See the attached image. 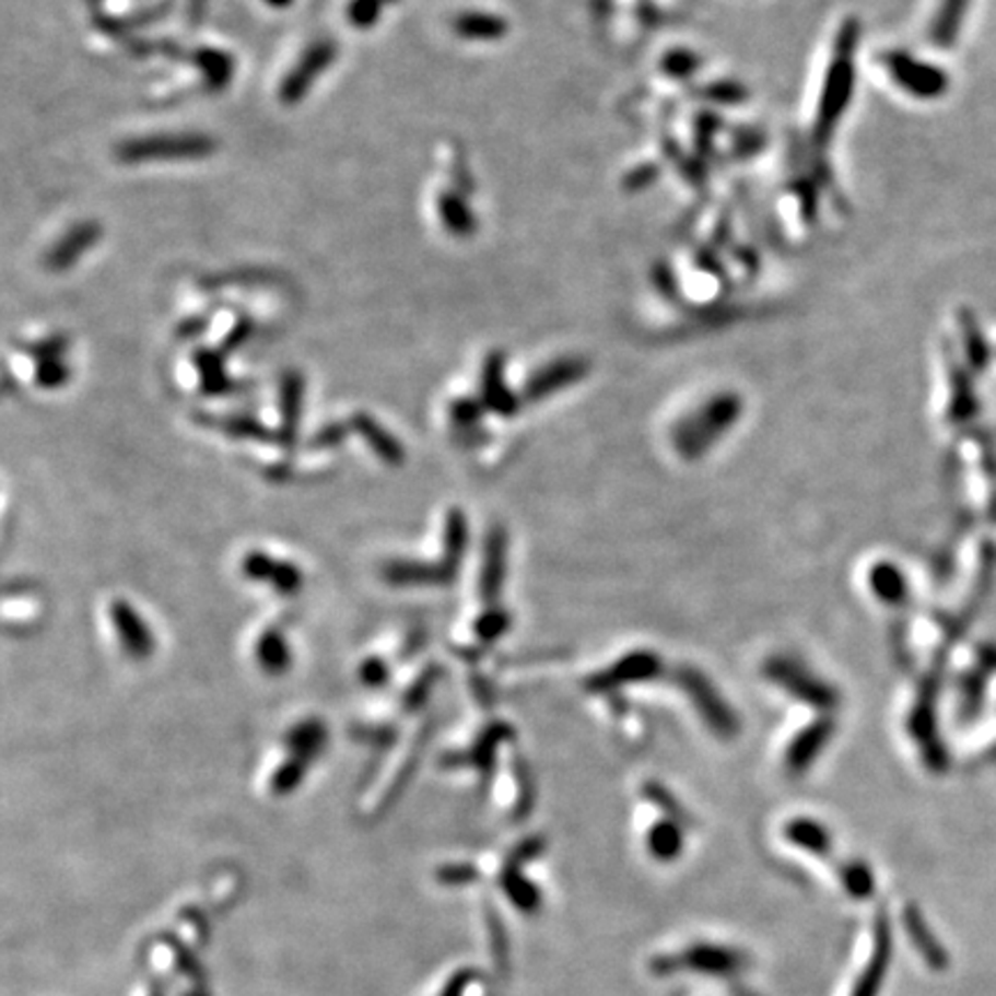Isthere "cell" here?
Here are the masks:
<instances>
[{"mask_svg": "<svg viewBox=\"0 0 996 996\" xmlns=\"http://www.w3.org/2000/svg\"><path fill=\"white\" fill-rule=\"evenodd\" d=\"M743 413V401L740 397L725 392L711 397L702 409L688 415L673 432V448L686 459H696L706 455L717 438H723L734 422Z\"/></svg>", "mask_w": 996, "mask_h": 996, "instance_id": "obj_1", "label": "cell"}, {"mask_svg": "<svg viewBox=\"0 0 996 996\" xmlns=\"http://www.w3.org/2000/svg\"><path fill=\"white\" fill-rule=\"evenodd\" d=\"M837 51L835 60L825 74L819 112H817V139L823 141L833 134V127L842 118L846 104L852 99L854 91V49L858 42V24L856 21H846L837 35Z\"/></svg>", "mask_w": 996, "mask_h": 996, "instance_id": "obj_2", "label": "cell"}, {"mask_svg": "<svg viewBox=\"0 0 996 996\" xmlns=\"http://www.w3.org/2000/svg\"><path fill=\"white\" fill-rule=\"evenodd\" d=\"M215 148V141L206 134H157L122 141L116 155L127 164L157 160H201L213 155Z\"/></svg>", "mask_w": 996, "mask_h": 996, "instance_id": "obj_3", "label": "cell"}, {"mask_svg": "<svg viewBox=\"0 0 996 996\" xmlns=\"http://www.w3.org/2000/svg\"><path fill=\"white\" fill-rule=\"evenodd\" d=\"M766 673L771 681L787 690L792 696L800 699L802 704H810L821 711H831L837 704V694L831 686H825L815 673H810L800 663L775 658L769 663Z\"/></svg>", "mask_w": 996, "mask_h": 996, "instance_id": "obj_4", "label": "cell"}, {"mask_svg": "<svg viewBox=\"0 0 996 996\" xmlns=\"http://www.w3.org/2000/svg\"><path fill=\"white\" fill-rule=\"evenodd\" d=\"M335 54H337V47L330 39L314 42V45L298 60V66H295L282 81L280 99L284 104H298L309 93L312 83L319 79L321 72L335 60Z\"/></svg>", "mask_w": 996, "mask_h": 996, "instance_id": "obj_5", "label": "cell"}, {"mask_svg": "<svg viewBox=\"0 0 996 996\" xmlns=\"http://www.w3.org/2000/svg\"><path fill=\"white\" fill-rule=\"evenodd\" d=\"M681 683L686 686L688 694L692 696V702L699 708V713H704L708 727H713L717 734H725V736H731L736 731L734 713L729 711V706L723 702V696L715 692V688L706 681L704 676L686 669L681 673Z\"/></svg>", "mask_w": 996, "mask_h": 996, "instance_id": "obj_6", "label": "cell"}, {"mask_svg": "<svg viewBox=\"0 0 996 996\" xmlns=\"http://www.w3.org/2000/svg\"><path fill=\"white\" fill-rule=\"evenodd\" d=\"M243 572L249 579L268 582L270 586L284 593V596H295L303 586L301 567H295L286 561H274L263 552H249L243 561Z\"/></svg>", "mask_w": 996, "mask_h": 996, "instance_id": "obj_7", "label": "cell"}, {"mask_svg": "<svg viewBox=\"0 0 996 996\" xmlns=\"http://www.w3.org/2000/svg\"><path fill=\"white\" fill-rule=\"evenodd\" d=\"M109 613L116 623V632H118L120 644L127 655H132L134 660H143L155 651L153 632L145 628V623L141 621V617L134 611L132 605L116 600L112 605Z\"/></svg>", "mask_w": 996, "mask_h": 996, "instance_id": "obj_8", "label": "cell"}, {"mask_svg": "<svg viewBox=\"0 0 996 996\" xmlns=\"http://www.w3.org/2000/svg\"><path fill=\"white\" fill-rule=\"evenodd\" d=\"M102 238V226L97 222H81L72 226L66 236H62L49 251H47V268L49 270H68L72 268L83 254L97 245Z\"/></svg>", "mask_w": 996, "mask_h": 996, "instance_id": "obj_9", "label": "cell"}, {"mask_svg": "<svg viewBox=\"0 0 996 996\" xmlns=\"http://www.w3.org/2000/svg\"><path fill=\"white\" fill-rule=\"evenodd\" d=\"M586 372L588 367L582 358H561L556 363H549L538 374H534L526 384L524 395L528 399H544L570 384H577L579 378L586 376Z\"/></svg>", "mask_w": 996, "mask_h": 996, "instance_id": "obj_10", "label": "cell"}, {"mask_svg": "<svg viewBox=\"0 0 996 996\" xmlns=\"http://www.w3.org/2000/svg\"><path fill=\"white\" fill-rule=\"evenodd\" d=\"M890 77H893L902 89L911 91L914 95H931L937 93L941 86V77L939 72L929 70L927 66H921V62H914L909 56L902 54H890L886 58Z\"/></svg>", "mask_w": 996, "mask_h": 996, "instance_id": "obj_11", "label": "cell"}, {"mask_svg": "<svg viewBox=\"0 0 996 996\" xmlns=\"http://www.w3.org/2000/svg\"><path fill=\"white\" fill-rule=\"evenodd\" d=\"M658 669H660V663L653 653H634V655H630V658H623L613 669L598 673L590 681V688L609 690V688L625 686L632 681H644V678L658 673Z\"/></svg>", "mask_w": 996, "mask_h": 996, "instance_id": "obj_12", "label": "cell"}, {"mask_svg": "<svg viewBox=\"0 0 996 996\" xmlns=\"http://www.w3.org/2000/svg\"><path fill=\"white\" fill-rule=\"evenodd\" d=\"M503 353H492L487 358L482 372V405L501 415H513L517 411L515 395L505 388L503 378Z\"/></svg>", "mask_w": 996, "mask_h": 996, "instance_id": "obj_13", "label": "cell"}, {"mask_svg": "<svg viewBox=\"0 0 996 996\" xmlns=\"http://www.w3.org/2000/svg\"><path fill=\"white\" fill-rule=\"evenodd\" d=\"M833 729H835L833 719H819V723L810 725L808 729H802L787 752L789 769L796 773L808 769L819 757V752L825 748V743L831 740Z\"/></svg>", "mask_w": 996, "mask_h": 996, "instance_id": "obj_14", "label": "cell"}, {"mask_svg": "<svg viewBox=\"0 0 996 996\" xmlns=\"http://www.w3.org/2000/svg\"><path fill=\"white\" fill-rule=\"evenodd\" d=\"M386 579L390 584H448L455 577V567L448 563L441 565H422L415 561H395L386 567Z\"/></svg>", "mask_w": 996, "mask_h": 996, "instance_id": "obj_15", "label": "cell"}, {"mask_svg": "<svg viewBox=\"0 0 996 996\" xmlns=\"http://www.w3.org/2000/svg\"><path fill=\"white\" fill-rule=\"evenodd\" d=\"M303 392L305 384L303 376L298 372H289L282 380V430L280 438L284 448H291L295 434H298V422H301V411H303Z\"/></svg>", "mask_w": 996, "mask_h": 996, "instance_id": "obj_16", "label": "cell"}, {"mask_svg": "<svg viewBox=\"0 0 996 996\" xmlns=\"http://www.w3.org/2000/svg\"><path fill=\"white\" fill-rule=\"evenodd\" d=\"M351 427L372 445V450L380 459H384L386 464L399 466L401 461H405V450H401V445L397 443V438L390 432H386L384 427H380L372 415L355 413L353 420H351Z\"/></svg>", "mask_w": 996, "mask_h": 996, "instance_id": "obj_17", "label": "cell"}, {"mask_svg": "<svg viewBox=\"0 0 996 996\" xmlns=\"http://www.w3.org/2000/svg\"><path fill=\"white\" fill-rule=\"evenodd\" d=\"M453 28L459 37L464 39H473V42H496L505 37L507 33V21L496 14H487V12H464L457 14L453 21Z\"/></svg>", "mask_w": 996, "mask_h": 996, "instance_id": "obj_18", "label": "cell"}, {"mask_svg": "<svg viewBox=\"0 0 996 996\" xmlns=\"http://www.w3.org/2000/svg\"><path fill=\"white\" fill-rule=\"evenodd\" d=\"M505 577V536L503 531H492L490 540H487V554H484V565H482V598L487 602L496 600L501 593V584Z\"/></svg>", "mask_w": 996, "mask_h": 996, "instance_id": "obj_19", "label": "cell"}, {"mask_svg": "<svg viewBox=\"0 0 996 996\" xmlns=\"http://www.w3.org/2000/svg\"><path fill=\"white\" fill-rule=\"evenodd\" d=\"M328 731L324 723L319 719H305V723L295 725L289 736H286V746L291 750V757H298L303 761H312L321 754L326 748Z\"/></svg>", "mask_w": 996, "mask_h": 996, "instance_id": "obj_20", "label": "cell"}, {"mask_svg": "<svg viewBox=\"0 0 996 996\" xmlns=\"http://www.w3.org/2000/svg\"><path fill=\"white\" fill-rule=\"evenodd\" d=\"M438 215L453 236H471L476 231V218L471 213V208L466 206L464 197L455 192H443L438 197Z\"/></svg>", "mask_w": 996, "mask_h": 996, "instance_id": "obj_21", "label": "cell"}, {"mask_svg": "<svg viewBox=\"0 0 996 996\" xmlns=\"http://www.w3.org/2000/svg\"><path fill=\"white\" fill-rule=\"evenodd\" d=\"M257 660L268 673L280 676L291 667V653L280 630H268L257 644Z\"/></svg>", "mask_w": 996, "mask_h": 996, "instance_id": "obj_22", "label": "cell"}, {"mask_svg": "<svg viewBox=\"0 0 996 996\" xmlns=\"http://www.w3.org/2000/svg\"><path fill=\"white\" fill-rule=\"evenodd\" d=\"M466 540H469V526H466V517L459 511H450L448 519H445V559L443 563H448L450 567L457 570Z\"/></svg>", "mask_w": 996, "mask_h": 996, "instance_id": "obj_23", "label": "cell"}, {"mask_svg": "<svg viewBox=\"0 0 996 996\" xmlns=\"http://www.w3.org/2000/svg\"><path fill=\"white\" fill-rule=\"evenodd\" d=\"M195 60H197V66L203 70L208 83L213 89H224L226 83L231 81V77H233V60H231L229 54L215 51V49H203V51L195 54Z\"/></svg>", "mask_w": 996, "mask_h": 996, "instance_id": "obj_24", "label": "cell"}, {"mask_svg": "<svg viewBox=\"0 0 996 996\" xmlns=\"http://www.w3.org/2000/svg\"><path fill=\"white\" fill-rule=\"evenodd\" d=\"M197 367H199V372H201V380H203L206 392H210V395H220V392H226V390H229L231 380L226 378V372H224L222 353H215V351H199V353H197Z\"/></svg>", "mask_w": 996, "mask_h": 996, "instance_id": "obj_25", "label": "cell"}, {"mask_svg": "<svg viewBox=\"0 0 996 996\" xmlns=\"http://www.w3.org/2000/svg\"><path fill=\"white\" fill-rule=\"evenodd\" d=\"M870 582H872V588H875V593H877V596H879L881 600H886V602H898V600H902L906 584H904V579H902V575H900V570H898V567L888 565V563L877 565V567L872 570V579H870Z\"/></svg>", "mask_w": 996, "mask_h": 996, "instance_id": "obj_26", "label": "cell"}, {"mask_svg": "<svg viewBox=\"0 0 996 996\" xmlns=\"http://www.w3.org/2000/svg\"><path fill=\"white\" fill-rule=\"evenodd\" d=\"M208 422H215V427L231 434V436H241V438H257L266 441L270 438V432L261 425V422H254L249 418L241 415H231V418H210Z\"/></svg>", "mask_w": 996, "mask_h": 996, "instance_id": "obj_27", "label": "cell"}, {"mask_svg": "<svg viewBox=\"0 0 996 996\" xmlns=\"http://www.w3.org/2000/svg\"><path fill=\"white\" fill-rule=\"evenodd\" d=\"M380 10H384V0H351L347 8V19L351 26L365 31L376 26Z\"/></svg>", "mask_w": 996, "mask_h": 996, "instance_id": "obj_28", "label": "cell"}, {"mask_svg": "<svg viewBox=\"0 0 996 996\" xmlns=\"http://www.w3.org/2000/svg\"><path fill=\"white\" fill-rule=\"evenodd\" d=\"M68 378H70V370H68L66 363H62L60 358L42 360L37 372H35V380L42 388H47V390H54V388H60L62 384H68Z\"/></svg>", "mask_w": 996, "mask_h": 996, "instance_id": "obj_29", "label": "cell"}, {"mask_svg": "<svg viewBox=\"0 0 996 996\" xmlns=\"http://www.w3.org/2000/svg\"><path fill=\"white\" fill-rule=\"evenodd\" d=\"M305 766H307V761L298 759V757H291L286 764L278 771V775H274V782H272V789L274 792H280V794H286L291 792L293 787H298V784L303 782L305 777Z\"/></svg>", "mask_w": 996, "mask_h": 996, "instance_id": "obj_30", "label": "cell"}, {"mask_svg": "<svg viewBox=\"0 0 996 996\" xmlns=\"http://www.w3.org/2000/svg\"><path fill=\"white\" fill-rule=\"evenodd\" d=\"M651 844H653V852L658 854V856H673L678 852V844H681V835H678V831L673 829L671 823H665V825H658V829H655L653 837H651Z\"/></svg>", "mask_w": 996, "mask_h": 996, "instance_id": "obj_31", "label": "cell"}, {"mask_svg": "<svg viewBox=\"0 0 996 996\" xmlns=\"http://www.w3.org/2000/svg\"><path fill=\"white\" fill-rule=\"evenodd\" d=\"M699 68V58L690 51H671L663 60V70L669 77H690Z\"/></svg>", "mask_w": 996, "mask_h": 996, "instance_id": "obj_32", "label": "cell"}, {"mask_svg": "<svg viewBox=\"0 0 996 996\" xmlns=\"http://www.w3.org/2000/svg\"><path fill=\"white\" fill-rule=\"evenodd\" d=\"M507 625H511V621H507L505 613L501 609H492V611H487L484 617L478 621V634L484 640V642H492L496 637H501V634L507 630Z\"/></svg>", "mask_w": 996, "mask_h": 996, "instance_id": "obj_33", "label": "cell"}, {"mask_svg": "<svg viewBox=\"0 0 996 996\" xmlns=\"http://www.w3.org/2000/svg\"><path fill=\"white\" fill-rule=\"evenodd\" d=\"M792 837L805 846H812L815 852H819L821 846L825 844V835L823 831L819 829L817 823H810V821H800V823H794L792 825Z\"/></svg>", "mask_w": 996, "mask_h": 996, "instance_id": "obj_34", "label": "cell"}, {"mask_svg": "<svg viewBox=\"0 0 996 996\" xmlns=\"http://www.w3.org/2000/svg\"><path fill=\"white\" fill-rule=\"evenodd\" d=\"M360 678H363L365 686L380 688L390 678V669H388V665L384 660L370 658V660L363 663V667H360Z\"/></svg>", "mask_w": 996, "mask_h": 996, "instance_id": "obj_35", "label": "cell"}, {"mask_svg": "<svg viewBox=\"0 0 996 996\" xmlns=\"http://www.w3.org/2000/svg\"><path fill=\"white\" fill-rule=\"evenodd\" d=\"M708 97L715 102L736 104V102H743L748 95L743 89L736 86V83H713V86L708 89Z\"/></svg>", "mask_w": 996, "mask_h": 996, "instance_id": "obj_36", "label": "cell"}, {"mask_svg": "<svg viewBox=\"0 0 996 996\" xmlns=\"http://www.w3.org/2000/svg\"><path fill=\"white\" fill-rule=\"evenodd\" d=\"M482 405H478V401L473 399H461V401H455V407H453V418L457 425H473V422L480 418Z\"/></svg>", "mask_w": 996, "mask_h": 996, "instance_id": "obj_37", "label": "cell"}, {"mask_svg": "<svg viewBox=\"0 0 996 996\" xmlns=\"http://www.w3.org/2000/svg\"><path fill=\"white\" fill-rule=\"evenodd\" d=\"M62 351H66V337H51V339H47V342L33 347V355L39 358V363L42 360L60 358Z\"/></svg>", "mask_w": 996, "mask_h": 996, "instance_id": "obj_38", "label": "cell"}, {"mask_svg": "<svg viewBox=\"0 0 996 996\" xmlns=\"http://www.w3.org/2000/svg\"><path fill=\"white\" fill-rule=\"evenodd\" d=\"M962 3H964V0H946V8H944V14H941V19H939V31H937V39H939V42H946L948 31H950V24H952V21H956L958 10H960Z\"/></svg>", "mask_w": 996, "mask_h": 996, "instance_id": "obj_39", "label": "cell"}, {"mask_svg": "<svg viewBox=\"0 0 996 996\" xmlns=\"http://www.w3.org/2000/svg\"><path fill=\"white\" fill-rule=\"evenodd\" d=\"M344 427L342 425H328L326 430L319 432V436L314 438L312 445H316V448H330V445H337L339 441L344 438Z\"/></svg>", "mask_w": 996, "mask_h": 996, "instance_id": "obj_40", "label": "cell"}, {"mask_svg": "<svg viewBox=\"0 0 996 996\" xmlns=\"http://www.w3.org/2000/svg\"><path fill=\"white\" fill-rule=\"evenodd\" d=\"M430 678H420V681L405 694V708H415L425 702V694L430 690Z\"/></svg>", "mask_w": 996, "mask_h": 996, "instance_id": "obj_41", "label": "cell"}, {"mask_svg": "<svg viewBox=\"0 0 996 996\" xmlns=\"http://www.w3.org/2000/svg\"><path fill=\"white\" fill-rule=\"evenodd\" d=\"M266 3H268L270 8H289V5L293 3V0H266Z\"/></svg>", "mask_w": 996, "mask_h": 996, "instance_id": "obj_42", "label": "cell"}, {"mask_svg": "<svg viewBox=\"0 0 996 996\" xmlns=\"http://www.w3.org/2000/svg\"><path fill=\"white\" fill-rule=\"evenodd\" d=\"M386 3H395V0H384V5H386Z\"/></svg>", "mask_w": 996, "mask_h": 996, "instance_id": "obj_43", "label": "cell"}, {"mask_svg": "<svg viewBox=\"0 0 996 996\" xmlns=\"http://www.w3.org/2000/svg\"><path fill=\"white\" fill-rule=\"evenodd\" d=\"M197 3H201V0H197Z\"/></svg>", "mask_w": 996, "mask_h": 996, "instance_id": "obj_44", "label": "cell"}]
</instances>
